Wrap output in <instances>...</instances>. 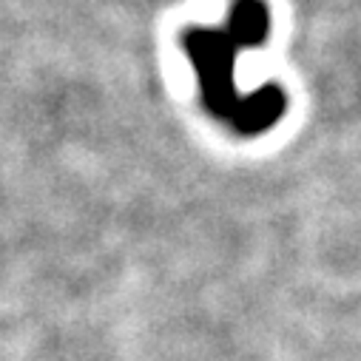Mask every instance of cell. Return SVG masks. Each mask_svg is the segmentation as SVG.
<instances>
[{
  "label": "cell",
  "mask_w": 361,
  "mask_h": 361,
  "mask_svg": "<svg viewBox=\"0 0 361 361\" xmlns=\"http://www.w3.org/2000/svg\"><path fill=\"white\" fill-rule=\"evenodd\" d=\"M267 9L259 0H239L233 6L228 29L205 32L191 29L185 32V49L197 66L205 103L219 117L231 120L242 134H259L270 128L285 111V97L276 85H264L262 92L250 97H239L233 85L236 57L247 46H259L267 37Z\"/></svg>",
  "instance_id": "cell-1"
}]
</instances>
